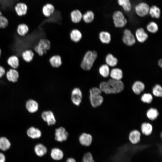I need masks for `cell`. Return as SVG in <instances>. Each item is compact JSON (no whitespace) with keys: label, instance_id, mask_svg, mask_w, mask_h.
Segmentation results:
<instances>
[{"label":"cell","instance_id":"23","mask_svg":"<svg viewBox=\"0 0 162 162\" xmlns=\"http://www.w3.org/2000/svg\"><path fill=\"white\" fill-rule=\"evenodd\" d=\"M50 156L53 159L58 160L63 158L64 157V153L59 148H53L51 150Z\"/></svg>","mask_w":162,"mask_h":162},{"label":"cell","instance_id":"36","mask_svg":"<svg viewBox=\"0 0 162 162\" xmlns=\"http://www.w3.org/2000/svg\"><path fill=\"white\" fill-rule=\"evenodd\" d=\"M118 3L125 11L129 12L131 11L132 7L130 0H118Z\"/></svg>","mask_w":162,"mask_h":162},{"label":"cell","instance_id":"9","mask_svg":"<svg viewBox=\"0 0 162 162\" xmlns=\"http://www.w3.org/2000/svg\"><path fill=\"white\" fill-rule=\"evenodd\" d=\"M25 107L27 111L29 113L33 114L37 112L39 109V104L35 100L30 99L25 103Z\"/></svg>","mask_w":162,"mask_h":162},{"label":"cell","instance_id":"29","mask_svg":"<svg viewBox=\"0 0 162 162\" xmlns=\"http://www.w3.org/2000/svg\"><path fill=\"white\" fill-rule=\"evenodd\" d=\"M7 62L12 68L16 69L19 66V60L16 55H13L10 56L7 59Z\"/></svg>","mask_w":162,"mask_h":162},{"label":"cell","instance_id":"24","mask_svg":"<svg viewBox=\"0 0 162 162\" xmlns=\"http://www.w3.org/2000/svg\"><path fill=\"white\" fill-rule=\"evenodd\" d=\"M34 151L38 156L41 157L44 155L47 152L46 147L41 143L36 145L34 147Z\"/></svg>","mask_w":162,"mask_h":162},{"label":"cell","instance_id":"20","mask_svg":"<svg viewBox=\"0 0 162 162\" xmlns=\"http://www.w3.org/2000/svg\"><path fill=\"white\" fill-rule=\"evenodd\" d=\"M105 62L106 64L109 67L114 68L117 65L118 60L117 58L112 54L109 53L105 57Z\"/></svg>","mask_w":162,"mask_h":162},{"label":"cell","instance_id":"26","mask_svg":"<svg viewBox=\"0 0 162 162\" xmlns=\"http://www.w3.org/2000/svg\"><path fill=\"white\" fill-rule=\"evenodd\" d=\"M15 10L18 15L21 16L26 14L27 10V5L23 3H18L15 7Z\"/></svg>","mask_w":162,"mask_h":162},{"label":"cell","instance_id":"19","mask_svg":"<svg viewBox=\"0 0 162 162\" xmlns=\"http://www.w3.org/2000/svg\"><path fill=\"white\" fill-rule=\"evenodd\" d=\"M90 100L92 106L95 108L101 105L103 102L104 98L100 94L90 95Z\"/></svg>","mask_w":162,"mask_h":162},{"label":"cell","instance_id":"44","mask_svg":"<svg viewBox=\"0 0 162 162\" xmlns=\"http://www.w3.org/2000/svg\"><path fill=\"white\" fill-rule=\"evenodd\" d=\"M101 92L99 88L96 87L92 88L89 90L90 95H100Z\"/></svg>","mask_w":162,"mask_h":162},{"label":"cell","instance_id":"13","mask_svg":"<svg viewBox=\"0 0 162 162\" xmlns=\"http://www.w3.org/2000/svg\"><path fill=\"white\" fill-rule=\"evenodd\" d=\"M79 141L81 145L85 146H89L92 142V137L90 134L83 133L80 136Z\"/></svg>","mask_w":162,"mask_h":162},{"label":"cell","instance_id":"32","mask_svg":"<svg viewBox=\"0 0 162 162\" xmlns=\"http://www.w3.org/2000/svg\"><path fill=\"white\" fill-rule=\"evenodd\" d=\"M160 10L159 8L155 5H153L150 7L148 14L152 18L159 19L160 16Z\"/></svg>","mask_w":162,"mask_h":162},{"label":"cell","instance_id":"22","mask_svg":"<svg viewBox=\"0 0 162 162\" xmlns=\"http://www.w3.org/2000/svg\"><path fill=\"white\" fill-rule=\"evenodd\" d=\"M49 61L51 66L54 68H59L62 64L61 57L58 55L52 56L50 58Z\"/></svg>","mask_w":162,"mask_h":162},{"label":"cell","instance_id":"14","mask_svg":"<svg viewBox=\"0 0 162 162\" xmlns=\"http://www.w3.org/2000/svg\"><path fill=\"white\" fill-rule=\"evenodd\" d=\"M128 139L129 141L132 144H136L140 141L141 133L137 130H133L130 133Z\"/></svg>","mask_w":162,"mask_h":162},{"label":"cell","instance_id":"37","mask_svg":"<svg viewBox=\"0 0 162 162\" xmlns=\"http://www.w3.org/2000/svg\"><path fill=\"white\" fill-rule=\"evenodd\" d=\"M99 88L106 94H113L112 90L108 82L102 81L99 84Z\"/></svg>","mask_w":162,"mask_h":162},{"label":"cell","instance_id":"7","mask_svg":"<svg viewBox=\"0 0 162 162\" xmlns=\"http://www.w3.org/2000/svg\"><path fill=\"white\" fill-rule=\"evenodd\" d=\"M82 94L81 91L78 88H75L72 90L71 99L74 104L79 106L82 102Z\"/></svg>","mask_w":162,"mask_h":162},{"label":"cell","instance_id":"5","mask_svg":"<svg viewBox=\"0 0 162 162\" xmlns=\"http://www.w3.org/2000/svg\"><path fill=\"white\" fill-rule=\"evenodd\" d=\"M107 82L112 89L113 94L119 93L124 89V84L121 80H116L111 79Z\"/></svg>","mask_w":162,"mask_h":162},{"label":"cell","instance_id":"27","mask_svg":"<svg viewBox=\"0 0 162 162\" xmlns=\"http://www.w3.org/2000/svg\"><path fill=\"white\" fill-rule=\"evenodd\" d=\"M95 18V15L92 10H88L82 14V20L86 23H92Z\"/></svg>","mask_w":162,"mask_h":162},{"label":"cell","instance_id":"2","mask_svg":"<svg viewBox=\"0 0 162 162\" xmlns=\"http://www.w3.org/2000/svg\"><path fill=\"white\" fill-rule=\"evenodd\" d=\"M112 18L115 26L121 28L125 27L128 23V20L123 13L120 10L115 11L113 14Z\"/></svg>","mask_w":162,"mask_h":162},{"label":"cell","instance_id":"42","mask_svg":"<svg viewBox=\"0 0 162 162\" xmlns=\"http://www.w3.org/2000/svg\"><path fill=\"white\" fill-rule=\"evenodd\" d=\"M153 99L152 94L150 93H145L141 97V100L144 103L149 104Z\"/></svg>","mask_w":162,"mask_h":162},{"label":"cell","instance_id":"50","mask_svg":"<svg viewBox=\"0 0 162 162\" xmlns=\"http://www.w3.org/2000/svg\"><path fill=\"white\" fill-rule=\"evenodd\" d=\"M1 53H2V50H1V49L0 48V58L1 56Z\"/></svg>","mask_w":162,"mask_h":162},{"label":"cell","instance_id":"33","mask_svg":"<svg viewBox=\"0 0 162 162\" xmlns=\"http://www.w3.org/2000/svg\"><path fill=\"white\" fill-rule=\"evenodd\" d=\"M141 132L145 136H149L152 133L153 130L152 125L149 123H143L141 127Z\"/></svg>","mask_w":162,"mask_h":162},{"label":"cell","instance_id":"8","mask_svg":"<svg viewBox=\"0 0 162 162\" xmlns=\"http://www.w3.org/2000/svg\"><path fill=\"white\" fill-rule=\"evenodd\" d=\"M55 140L62 142L67 140L69 134L64 128L61 127L55 129Z\"/></svg>","mask_w":162,"mask_h":162},{"label":"cell","instance_id":"21","mask_svg":"<svg viewBox=\"0 0 162 162\" xmlns=\"http://www.w3.org/2000/svg\"><path fill=\"white\" fill-rule=\"evenodd\" d=\"M70 40L73 42L78 43L81 39L82 34L79 30L77 29H72L70 33Z\"/></svg>","mask_w":162,"mask_h":162},{"label":"cell","instance_id":"34","mask_svg":"<svg viewBox=\"0 0 162 162\" xmlns=\"http://www.w3.org/2000/svg\"><path fill=\"white\" fill-rule=\"evenodd\" d=\"M29 29L28 26L25 23L19 24L17 28V32L21 36H25L28 32Z\"/></svg>","mask_w":162,"mask_h":162},{"label":"cell","instance_id":"41","mask_svg":"<svg viewBox=\"0 0 162 162\" xmlns=\"http://www.w3.org/2000/svg\"><path fill=\"white\" fill-rule=\"evenodd\" d=\"M8 25V21L7 19L2 16V13L0 11V28H4Z\"/></svg>","mask_w":162,"mask_h":162},{"label":"cell","instance_id":"15","mask_svg":"<svg viewBox=\"0 0 162 162\" xmlns=\"http://www.w3.org/2000/svg\"><path fill=\"white\" fill-rule=\"evenodd\" d=\"M70 16L71 20L73 22L78 23L82 20V14L80 10L75 9L71 11Z\"/></svg>","mask_w":162,"mask_h":162},{"label":"cell","instance_id":"47","mask_svg":"<svg viewBox=\"0 0 162 162\" xmlns=\"http://www.w3.org/2000/svg\"><path fill=\"white\" fill-rule=\"evenodd\" d=\"M6 158L4 155L1 152H0V162H5Z\"/></svg>","mask_w":162,"mask_h":162},{"label":"cell","instance_id":"45","mask_svg":"<svg viewBox=\"0 0 162 162\" xmlns=\"http://www.w3.org/2000/svg\"><path fill=\"white\" fill-rule=\"evenodd\" d=\"M34 50L38 55L40 56L45 54L44 51L42 50L37 45L34 47Z\"/></svg>","mask_w":162,"mask_h":162},{"label":"cell","instance_id":"39","mask_svg":"<svg viewBox=\"0 0 162 162\" xmlns=\"http://www.w3.org/2000/svg\"><path fill=\"white\" fill-rule=\"evenodd\" d=\"M158 115L159 113L157 110L152 108L149 109L146 113L147 117L151 120L156 119L158 117Z\"/></svg>","mask_w":162,"mask_h":162},{"label":"cell","instance_id":"28","mask_svg":"<svg viewBox=\"0 0 162 162\" xmlns=\"http://www.w3.org/2000/svg\"><path fill=\"white\" fill-rule=\"evenodd\" d=\"M145 87V85L142 82L136 81L133 85L132 89L135 94L139 95L144 90Z\"/></svg>","mask_w":162,"mask_h":162},{"label":"cell","instance_id":"18","mask_svg":"<svg viewBox=\"0 0 162 162\" xmlns=\"http://www.w3.org/2000/svg\"><path fill=\"white\" fill-rule=\"evenodd\" d=\"M99 38L100 42L103 44H108L111 40V36L108 31H101L99 34Z\"/></svg>","mask_w":162,"mask_h":162},{"label":"cell","instance_id":"49","mask_svg":"<svg viewBox=\"0 0 162 162\" xmlns=\"http://www.w3.org/2000/svg\"><path fill=\"white\" fill-rule=\"evenodd\" d=\"M158 65L161 68L162 67V60L161 58L159 59L158 62Z\"/></svg>","mask_w":162,"mask_h":162},{"label":"cell","instance_id":"1","mask_svg":"<svg viewBox=\"0 0 162 162\" xmlns=\"http://www.w3.org/2000/svg\"><path fill=\"white\" fill-rule=\"evenodd\" d=\"M98 57V53L95 50H88L84 54L80 64L81 68L86 71L90 70Z\"/></svg>","mask_w":162,"mask_h":162},{"label":"cell","instance_id":"43","mask_svg":"<svg viewBox=\"0 0 162 162\" xmlns=\"http://www.w3.org/2000/svg\"><path fill=\"white\" fill-rule=\"evenodd\" d=\"M82 162H95L92 154L90 152L86 153L83 155Z\"/></svg>","mask_w":162,"mask_h":162},{"label":"cell","instance_id":"40","mask_svg":"<svg viewBox=\"0 0 162 162\" xmlns=\"http://www.w3.org/2000/svg\"><path fill=\"white\" fill-rule=\"evenodd\" d=\"M152 93L155 96L161 97L162 95V88L160 85L156 84L152 89Z\"/></svg>","mask_w":162,"mask_h":162},{"label":"cell","instance_id":"12","mask_svg":"<svg viewBox=\"0 0 162 162\" xmlns=\"http://www.w3.org/2000/svg\"><path fill=\"white\" fill-rule=\"evenodd\" d=\"M26 133L28 137L33 139L39 138L42 136V132L38 128L33 126L28 128Z\"/></svg>","mask_w":162,"mask_h":162},{"label":"cell","instance_id":"11","mask_svg":"<svg viewBox=\"0 0 162 162\" xmlns=\"http://www.w3.org/2000/svg\"><path fill=\"white\" fill-rule=\"evenodd\" d=\"M134 35L136 40L141 43L145 42L148 37V34L142 27L138 28L136 30Z\"/></svg>","mask_w":162,"mask_h":162},{"label":"cell","instance_id":"48","mask_svg":"<svg viewBox=\"0 0 162 162\" xmlns=\"http://www.w3.org/2000/svg\"><path fill=\"white\" fill-rule=\"evenodd\" d=\"M66 162H76L75 159L73 158H68Z\"/></svg>","mask_w":162,"mask_h":162},{"label":"cell","instance_id":"16","mask_svg":"<svg viewBox=\"0 0 162 162\" xmlns=\"http://www.w3.org/2000/svg\"><path fill=\"white\" fill-rule=\"evenodd\" d=\"M55 8L54 5L50 3H47L42 7V12L45 17L51 16L55 12Z\"/></svg>","mask_w":162,"mask_h":162},{"label":"cell","instance_id":"31","mask_svg":"<svg viewBox=\"0 0 162 162\" xmlns=\"http://www.w3.org/2000/svg\"><path fill=\"white\" fill-rule=\"evenodd\" d=\"M34 53L30 49H27L24 51L22 53L23 60L27 62H31L34 58Z\"/></svg>","mask_w":162,"mask_h":162},{"label":"cell","instance_id":"38","mask_svg":"<svg viewBox=\"0 0 162 162\" xmlns=\"http://www.w3.org/2000/svg\"><path fill=\"white\" fill-rule=\"evenodd\" d=\"M146 29L149 32L152 34H155L158 31L159 27L158 24L156 22L151 21L147 25Z\"/></svg>","mask_w":162,"mask_h":162},{"label":"cell","instance_id":"3","mask_svg":"<svg viewBox=\"0 0 162 162\" xmlns=\"http://www.w3.org/2000/svg\"><path fill=\"white\" fill-rule=\"evenodd\" d=\"M122 40L124 44L129 46L134 45L136 40L134 34L128 28H125L123 31Z\"/></svg>","mask_w":162,"mask_h":162},{"label":"cell","instance_id":"6","mask_svg":"<svg viewBox=\"0 0 162 162\" xmlns=\"http://www.w3.org/2000/svg\"><path fill=\"white\" fill-rule=\"evenodd\" d=\"M42 120L46 122L49 126L55 124L56 120L53 113L51 111L48 110L43 111L40 115Z\"/></svg>","mask_w":162,"mask_h":162},{"label":"cell","instance_id":"17","mask_svg":"<svg viewBox=\"0 0 162 162\" xmlns=\"http://www.w3.org/2000/svg\"><path fill=\"white\" fill-rule=\"evenodd\" d=\"M110 76L111 79L121 80L123 76L122 70L118 68H114L110 70Z\"/></svg>","mask_w":162,"mask_h":162},{"label":"cell","instance_id":"46","mask_svg":"<svg viewBox=\"0 0 162 162\" xmlns=\"http://www.w3.org/2000/svg\"><path fill=\"white\" fill-rule=\"evenodd\" d=\"M6 72V71L4 68L0 65V79L5 76Z\"/></svg>","mask_w":162,"mask_h":162},{"label":"cell","instance_id":"4","mask_svg":"<svg viewBox=\"0 0 162 162\" xmlns=\"http://www.w3.org/2000/svg\"><path fill=\"white\" fill-rule=\"evenodd\" d=\"M150 7L146 3L140 2L135 7V11L137 15L140 17H144L148 14Z\"/></svg>","mask_w":162,"mask_h":162},{"label":"cell","instance_id":"35","mask_svg":"<svg viewBox=\"0 0 162 162\" xmlns=\"http://www.w3.org/2000/svg\"><path fill=\"white\" fill-rule=\"evenodd\" d=\"M98 71L100 75L104 78H107L110 76V67L106 64H103L100 66Z\"/></svg>","mask_w":162,"mask_h":162},{"label":"cell","instance_id":"25","mask_svg":"<svg viewBox=\"0 0 162 162\" xmlns=\"http://www.w3.org/2000/svg\"><path fill=\"white\" fill-rule=\"evenodd\" d=\"M44 52H47L51 47V42L48 39L42 38L40 40L37 45Z\"/></svg>","mask_w":162,"mask_h":162},{"label":"cell","instance_id":"10","mask_svg":"<svg viewBox=\"0 0 162 162\" xmlns=\"http://www.w3.org/2000/svg\"><path fill=\"white\" fill-rule=\"evenodd\" d=\"M5 76L8 81L15 83L18 81L20 74L16 69L11 68L6 72Z\"/></svg>","mask_w":162,"mask_h":162},{"label":"cell","instance_id":"30","mask_svg":"<svg viewBox=\"0 0 162 162\" xmlns=\"http://www.w3.org/2000/svg\"><path fill=\"white\" fill-rule=\"evenodd\" d=\"M10 146V142L8 138L5 136L0 137V149L6 151L8 150Z\"/></svg>","mask_w":162,"mask_h":162}]
</instances>
